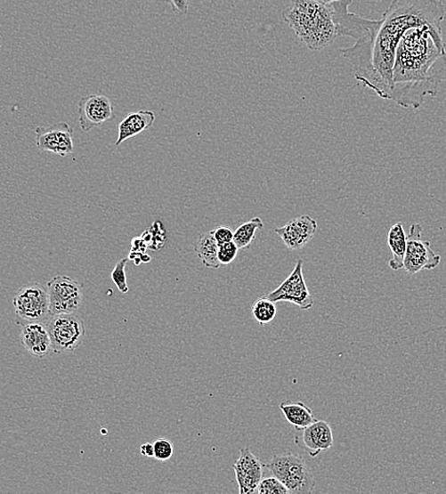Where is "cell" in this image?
I'll list each match as a JSON object with an SVG mask.
<instances>
[{
    "mask_svg": "<svg viewBox=\"0 0 446 494\" xmlns=\"http://www.w3.org/2000/svg\"><path fill=\"white\" fill-rule=\"evenodd\" d=\"M265 296L273 303L287 302L297 305L302 310L311 309L313 298L304 279V261L298 260L289 277Z\"/></svg>",
    "mask_w": 446,
    "mask_h": 494,
    "instance_id": "cell-9",
    "label": "cell"
},
{
    "mask_svg": "<svg viewBox=\"0 0 446 494\" xmlns=\"http://www.w3.org/2000/svg\"><path fill=\"white\" fill-rule=\"evenodd\" d=\"M127 262L128 258L122 259L117 263V265H115L114 270L111 272V279L114 282V285L117 286L119 291L124 294L127 293L129 290L125 271Z\"/></svg>",
    "mask_w": 446,
    "mask_h": 494,
    "instance_id": "cell-24",
    "label": "cell"
},
{
    "mask_svg": "<svg viewBox=\"0 0 446 494\" xmlns=\"http://www.w3.org/2000/svg\"><path fill=\"white\" fill-rule=\"evenodd\" d=\"M172 11L177 16H186L190 9V0H167Z\"/></svg>",
    "mask_w": 446,
    "mask_h": 494,
    "instance_id": "cell-28",
    "label": "cell"
},
{
    "mask_svg": "<svg viewBox=\"0 0 446 494\" xmlns=\"http://www.w3.org/2000/svg\"><path fill=\"white\" fill-rule=\"evenodd\" d=\"M282 19L311 51H321L338 37L332 5L318 0H291Z\"/></svg>",
    "mask_w": 446,
    "mask_h": 494,
    "instance_id": "cell-3",
    "label": "cell"
},
{
    "mask_svg": "<svg viewBox=\"0 0 446 494\" xmlns=\"http://www.w3.org/2000/svg\"><path fill=\"white\" fill-rule=\"evenodd\" d=\"M318 231V223L309 215H301L288 222L275 232L281 238L286 247L291 251L304 248Z\"/></svg>",
    "mask_w": 446,
    "mask_h": 494,
    "instance_id": "cell-14",
    "label": "cell"
},
{
    "mask_svg": "<svg viewBox=\"0 0 446 494\" xmlns=\"http://www.w3.org/2000/svg\"><path fill=\"white\" fill-rule=\"evenodd\" d=\"M148 248V245L142 237H136L133 239L132 251L146 253Z\"/></svg>",
    "mask_w": 446,
    "mask_h": 494,
    "instance_id": "cell-29",
    "label": "cell"
},
{
    "mask_svg": "<svg viewBox=\"0 0 446 494\" xmlns=\"http://www.w3.org/2000/svg\"><path fill=\"white\" fill-rule=\"evenodd\" d=\"M218 249L219 246L215 242L212 231L199 235L194 245L198 258L204 265L213 268V270H218L221 266L218 259Z\"/></svg>",
    "mask_w": 446,
    "mask_h": 494,
    "instance_id": "cell-19",
    "label": "cell"
},
{
    "mask_svg": "<svg viewBox=\"0 0 446 494\" xmlns=\"http://www.w3.org/2000/svg\"><path fill=\"white\" fill-rule=\"evenodd\" d=\"M47 290L51 316L74 314L83 304V285L69 276L53 277L47 284Z\"/></svg>",
    "mask_w": 446,
    "mask_h": 494,
    "instance_id": "cell-5",
    "label": "cell"
},
{
    "mask_svg": "<svg viewBox=\"0 0 446 494\" xmlns=\"http://www.w3.org/2000/svg\"><path fill=\"white\" fill-rule=\"evenodd\" d=\"M20 340L27 352L36 358H45L53 351L47 326L39 321L27 323L22 328Z\"/></svg>",
    "mask_w": 446,
    "mask_h": 494,
    "instance_id": "cell-15",
    "label": "cell"
},
{
    "mask_svg": "<svg viewBox=\"0 0 446 494\" xmlns=\"http://www.w3.org/2000/svg\"><path fill=\"white\" fill-rule=\"evenodd\" d=\"M423 228L420 223H413L407 239V251L404 259L405 271L415 275L422 271L434 270L440 263L441 256L430 247V243L422 238Z\"/></svg>",
    "mask_w": 446,
    "mask_h": 494,
    "instance_id": "cell-7",
    "label": "cell"
},
{
    "mask_svg": "<svg viewBox=\"0 0 446 494\" xmlns=\"http://www.w3.org/2000/svg\"><path fill=\"white\" fill-rule=\"evenodd\" d=\"M298 433L295 437V442L311 458H316L322 451L334 446L332 427L324 420H316L309 427Z\"/></svg>",
    "mask_w": 446,
    "mask_h": 494,
    "instance_id": "cell-12",
    "label": "cell"
},
{
    "mask_svg": "<svg viewBox=\"0 0 446 494\" xmlns=\"http://www.w3.org/2000/svg\"><path fill=\"white\" fill-rule=\"evenodd\" d=\"M264 228V223L260 217H255L242 223L234 232L233 241L239 249L249 248L255 238L258 230Z\"/></svg>",
    "mask_w": 446,
    "mask_h": 494,
    "instance_id": "cell-20",
    "label": "cell"
},
{
    "mask_svg": "<svg viewBox=\"0 0 446 494\" xmlns=\"http://www.w3.org/2000/svg\"><path fill=\"white\" fill-rule=\"evenodd\" d=\"M52 349L56 354L71 352L78 348L85 337L83 320L75 314L52 316L47 324Z\"/></svg>",
    "mask_w": 446,
    "mask_h": 494,
    "instance_id": "cell-6",
    "label": "cell"
},
{
    "mask_svg": "<svg viewBox=\"0 0 446 494\" xmlns=\"http://www.w3.org/2000/svg\"><path fill=\"white\" fill-rule=\"evenodd\" d=\"M146 242L148 247L152 250L162 249L166 242V234L163 224L160 222H155L149 230L141 236Z\"/></svg>",
    "mask_w": 446,
    "mask_h": 494,
    "instance_id": "cell-22",
    "label": "cell"
},
{
    "mask_svg": "<svg viewBox=\"0 0 446 494\" xmlns=\"http://www.w3.org/2000/svg\"><path fill=\"white\" fill-rule=\"evenodd\" d=\"M77 114L84 133H88L105 122L112 121L115 117L109 98L97 93L80 99Z\"/></svg>",
    "mask_w": 446,
    "mask_h": 494,
    "instance_id": "cell-10",
    "label": "cell"
},
{
    "mask_svg": "<svg viewBox=\"0 0 446 494\" xmlns=\"http://www.w3.org/2000/svg\"><path fill=\"white\" fill-rule=\"evenodd\" d=\"M318 2L328 5L335 3L343 2V0H318ZM351 2H354V0H351Z\"/></svg>",
    "mask_w": 446,
    "mask_h": 494,
    "instance_id": "cell-31",
    "label": "cell"
},
{
    "mask_svg": "<svg viewBox=\"0 0 446 494\" xmlns=\"http://www.w3.org/2000/svg\"><path fill=\"white\" fill-rule=\"evenodd\" d=\"M264 467L279 478L290 493H312L315 488L313 474L300 456L293 453L275 455Z\"/></svg>",
    "mask_w": 446,
    "mask_h": 494,
    "instance_id": "cell-4",
    "label": "cell"
},
{
    "mask_svg": "<svg viewBox=\"0 0 446 494\" xmlns=\"http://www.w3.org/2000/svg\"><path fill=\"white\" fill-rule=\"evenodd\" d=\"M0 47H2V44H0Z\"/></svg>",
    "mask_w": 446,
    "mask_h": 494,
    "instance_id": "cell-32",
    "label": "cell"
},
{
    "mask_svg": "<svg viewBox=\"0 0 446 494\" xmlns=\"http://www.w3.org/2000/svg\"><path fill=\"white\" fill-rule=\"evenodd\" d=\"M264 467L263 462L248 448L240 449L239 458L233 466L240 494L256 491L264 478Z\"/></svg>",
    "mask_w": 446,
    "mask_h": 494,
    "instance_id": "cell-13",
    "label": "cell"
},
{
    "mask_svg": "<svg viewBox=\"0 0 446 494\" xmlns=\"http://www.w3.org/2000/svg\"><path fill=\"white\" fill-rule=\"evenodd\" d=\"M212 234L218 246L232 242L234 239V232L227 227H218L212 231Z\"/></svg>",
    "mask_w": 446,
    "mask_h": 494,
    "instance_id": "cell-27",
    "label": "cell"
},
{
    "mask_svg": "<svg viewBox=\"0 0 446 494\" xmlns=\"http://www.w3.org/2000/svg\"><path fill=\"white\" fill-rule=\"evenodd\" d=\"M280 410L286 420L298 432L306 429L316 419L311 408L304 402H282Z\"/></svg>",
    "mask_w": 446,
    "mask_h": 494,
    "instance_id": "cell-18",
    "label": "cell"
},
{
    "mask_svg": "<svg viewBox=\"0 0 446 494\" xmlns=\"http://www.w3.org/2000/svg\"><path fill=\"white\" fill-rule=\"evenodd\" d=\"M140 453L143 457L154 458V447L151 443L142 444L140 448Z\"/></svg>",
    "mask_w": 446,
    "mask_h": 494,
    "instance_id": "cell-30",
    "label": "cell"
},
{
    "mask_svg": "<svg viewBox=\"0 0 446 494\" xmlns=\"http://www.w3.org/2000/svg\"><path fill=\"white\" fill-rule=\"evenodd\" d=\"M443 82L446 50L442 35L428 26L411 28L396 50L391 101L402 108L419 109L427 96L437 95Z\"/></svg>",
    "mask_w": 446,
    "mask_h": 494,
    "instance_id": "cell-2",
    "label": "cell"
},
{
    "mask_svg": "<svg viewBox=\"0 0 446 494\" xmlns=\"http://www.w3.org/2000/svg\"><path fill=\"white\" fill-rule=\"evenodd\" d=\"M256 492L260 494H289V490L283 485L279 478L271 476L263 478L258 484Z\"/></svg>",
    "mask_w": 446,
    "mask_h": 494,
    "instance_id": "cell-23",
    "label": "cell"
},
{
    "mask_svg": "<svg viewBox=\"0 0 446 494\" xmlns=\"http://www.w3.org/2000/svg\"><path fill=\"white\" fill-rule=\"evenodd\" d=\"M74 130L65 122L50 126H38L36 143L39 150L53 152L61 158L74 151Z\"/></svg>",
    "mask_w": 446,
    "mask_h": 494,
    "instance_id": "cell-11",
    "label": "cell"
},
{
    "mask_svg": "<svg viewBox=\"0 0 446 494\" xmlns=\"http://www.w3.org/2000/svg\"><path fill=\"white\" fill-rule=\"evenodd\" d=\"M353 3L332 4L338 36L355 39L354 45L340 53L351 63L357 81L391 101L393 69L401 38L411 28L422 26L442 35L445 5L442 0H393L382 19L372 20L350 12Z\"/></svg>",
    "mask_w": 446,
    "mask_h": 494,
    "instance_id": "cell-1",
    "label": "cell"
},
{
    "mask_svg": "<svg viewBox=\"0 0 446 494\" xmlns=\"http://www.w3.org/2000/svg\"><path fill=\"white\" fill-rule=\"evenodd\" d=\"M155 119L154 112L151 110L131 112L118 126V139L115 146L119 147L126 140L149 130Z\"/></svg>",
    "mask_w": 446,
    "mask_h": 494,
    "instance_id": "cell-16",
    "label": "cell"
},
{
    "mask_svg": "<svg viewBox=\"0 0 446 494\" xmlns=\"http://www.w3.org/2000/svg\"><path fill=\"white\" fill-rule=\"evenodd\" d=\"M239 250L234 241L219 246L218 259L221 265L233 263L238 256Z\"/></svg>",
    "mask_w": 446,
    "mask_h": 494,
    "instance_id": "cell-26",
    "label": "cell"
},
{
    "mask_svg": "<svg viewBox=\"0 0 446 494\" xmlns=\"http://www.w3.org/2000/svg\"><path fill=\"white\" fill-rule=\"evenodd\" d=\"M154 458L160 461H166L174 457V444L166 439H158L153 443Z\"/></svg>",
    "mask_w": 446,
    "mask_h": 494,
    "instance_id": "cell-25",
    "label": "cell"
},
{
    "mask_svg": "<svg viewBox=\"0 0 446 494\" xmlns=\"http://www.w3.org/2000/svg\"><path fill=\"white\" fill-rule=\"evenodd\" d=\"M408 235L404 230V225L401 222L393 225L387 235V245L390 247L393 257L388 265L393 271H398L404 267V259L407 251Z\"/></svg>",
    "mask_w": 446,
    "mask_h": 494,
    "instance_id": "cell-17",
    "label": "cell"
},
{
    "mask_svg": "<svg viewBox=\"0 0 446 494\" xmlns=\"http://www.w3.org/2000/svg\"><path fill=\"white\" fill-rule=\"evenodd\" d=\"M252 314L254 319L264 326V324L272 322L278 314L276 303L272 302L266 296L258 299L252 306Z\"/></svg>",
    "mask_w": 446,
    "mask_h": 494,
    "instance_id": "cell-21",
    "label": "cell"
},
{
    "mask_svg": "<svg viewBox=\"0 0 446 494\" xmlns=\"http://www.w3.org/2000/svg\"><path fill=\"white\" fill-rule=\"evenodd\" d=\"M14 312L24 320L34 322L45 320L50 314L48 290L34 282L20 287L13 298Z\"/></svg>",
    "mask_w": 446,
    "mask_h": 494,
    "instance_id": "cell-8",
    "label": "cell"
}]
</instances>
